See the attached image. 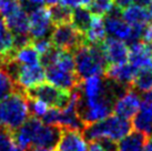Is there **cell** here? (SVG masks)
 <instances>
[{
    "label": "cell",
    "mask_w": 152,
    "mask_h": 151,
    "mask_svg": "<svg viewBox=\"0 0 152 151\" xmlns=\"http://www.w3.org/2000/svg\"><path fill=\"white\" fill-rule=\"evenodd\" d=\"M45 77L49 84L68 91H72L78 86V76L75 68V58L68 50H52L42 57Z\"/></svg>",
    "instance_id": "obj_1"
},
{
    "label": "cell",
    "mask_w": 152,
    "mask_h": 151,
    "mask_svg": "<svg viewBox=\"0 0 152 151\" xmlns=\"http://www.w3.org/2000/svg\"><path fill=\"white\" fill-rule=\"evenodd\" d=\"M13 138L22 151L29 148H53L60 131L57 127L47 125L38 118L28 119L16 129Z\"/></svg>",
    "instance_id": "obj_2"
},
{
    "label": "cell",
    "mask_w": 152,
    "mask_h": 151,
    "mask_svg": "<svg viewBox=\"0 0 152 151\" xmlns=\"http://www.w3.org/2000/svg\"><path fill=\"white\" fill-rule=\"evenodd\" d=\"M131 132V123L117 114H109L102 120L88 125L85 136L91 141L115 144Z\"/></svg>",
    "instance_id": "obj_3"
},
{
    "label": "cell",
    "mask_w": 152,
    "mask_h": 151,
    "mask_svg": "<svg viewBox=\"0 0 152 151\" xmlns=\"http://www.w3.org/2000/svg\"><path fill=\"white\" fill-rule=\"evenodd\" d=\"M29 100L21 92L13 91L0 99V128L16 130L29 119Z\"/></svg>",
    "instance_id": "obj_4"
},
{
    "label": "cell",
    "mask_w": 152,
    "mask_h": 151,
    "mask_svg": "<svg viewBox=\"0 0 152 151\" xmlns=\"http://www.w3.org/2000/svg\"><path fill=\"white\" fill-rule=\"evenodd\" d=\"M73 58L76 73L80 79L92 76H102L106 71L107 61L97 46L82 43L76 49Z\"/></svg>",
    "instance_id": "obj_5"
},
{
    "label": "cell",
    "mask_w": 152,
    "mask_h": 151,
    "mask_svg": "<svg viewBox=\"0 0 152 151\" xmlns=\"http://www.w3.org/2000/svg\"><path fill=\"white\" fill-rule=\"evenodd\" d=\"M7 70L12 76L16 86L20 87L22 90L29 92L31 89L42 84L45 77V68L41 62L32 65H17L12 61H6Z\"/></svg>",
    "instance_id": "obj_6"
},
{
    "label": "cell",
    "mask_w": 152,
    "mask_h": 151,
    "mask_svg": "<svg viewBox=\"0 0 152 151\" xmlns=\"http://www.w3.org/2000/svg\"><path fill=\"white\" fill-rule=\"evenodd\" d=\"M50 41L52 46L61 50H76L83 43L82 34L73 27L71 22L56 25L50 32Z\"/></svg>",
    "instance_id": "obj_7"
},
{
    "label": "cell",
    "mask_w": 152,
    "mask_h": 151,
    "mask_svg": "<svg viewBox=\"0 0 152 151\" xmlns=\"http://www.w3.org/2000/svg\"><path fill=\"white\" fill-rule=\"evenodd\" d=\"M142 98L134 89H123L117 95L112 105L114 114L123 119H132L141 107Z\"/></svg>",
    "instance_id": "obj_8"
},
{
    "label": "cell",
    "mask_w": 152,
    "mask_h": 151,
    "mask_svg": "<svg viewBox=\"0 0 152 151\" xmlns=\"http://www.w3.org/2000/svg\"><path fill=\"white\" fill-rule=\"evenodd\" d=\"M72 91H68L60 89L51 84H40L39 86L31 89L29 96L31 98H37L46 102L49 107L52 108H61L68 102L69 98L71 96Z\"/></svg>",
    "instance_id": "obj_9"
},
{
    "label": "cell",
    "mask_w": 152,
    "mask_h": 151,
    "mask_svg": "<svg viewBox=\"0 0 152 151\" xmlns=\"http://www.w3.org/2000/svg\"><path fill=\"white\" fill-rule=\"evenodd\" d=\"M29 19V37L32 39L47 38L50 34L53 26L50 9L38 7L30 10L28 15Z\"/></svg>",
    "instance_id": "obj_10"
},
{
    "label": "cell",
    "mask_w": 152,
    "mask_h": 151,
    "mask_svg": "<svg viewBox=\"0 0 152 151\" xmlns=\"http://www.w3.org/2000/svg\"><path fill=\"white\" fill-rule=\"evenodd\" d=\"M104 26L107 34L115 39H120L126 42H133L141 38L138 31H135L120 15L113 11L107 15V18L104 19Z\"/></svg>",
    "instance_id": "obj_11"
},
{
    "label": "cell",
    "mask_w": 152,
    "mask_h": 151,
    "mask_svg": "<svg viewBox=\"0 0 152 151\" xmlns=\"http://www.w3.org/2000/svg\"><path fill=\"white\" fill-rule=\"evenodd\" d=\"M85 123L81 120L79 113V102L77 91L71 92L69 100L64 107L58 108L57 127L64 129H76L80 130Z\"/></svg>",
    "instance_id": "obj_12"
},
{
    "label": "cell",
    "mask_w": 152,
    "mask_h": 151,
    "mask_svg": "<svg viewBox=\"0 0 152 151\" xmlns=\"http://www.w3.org/2000/svg\"><path fill=\"white\" fill-rule=\"evenodd\" d=\"M106 76L108 80L112 84H117L120 88H126L127 86L132 84L138 70L130 62L112 63L106 68Z\"/></svg>",
    "instance_id": "obj_13"
},
{
    "label": "cell",
    "mask_w": 152,
    "mask_h": 151,
    "mask_svg": "<svg viewBox=\"0 0 152 151\" xmlns=\"http://www.w3.org/2000/svg\"><path fill=\"white\" fill-rule=\"evenodd\" d=\"M100 45H101L100 50L106 59L107 63L112 65V63L128 61L129 46L126 41L109 37L106 38Z\"/></svg>",
    "instance_id": "obj_14"
},
{
    "label": "cell",
    "mask_w": 152,
    "mask_h": 151,
    "mask_svg": "<svg viewBox=\"0 0 152 151\" xmlns=\"http://www.w3.org/2000/svg\"><path fill=\"white\" fill-rule=\"evenodd\" d=\"M56 147L57 151H87L88 139L80 130L64 129L60 132Z\"/></svg>",
    "instance_id": "obj_15"
},
{
    "label": "cell",
    "mask_w": 152,
    "mask_h": 151,
    "mask_svg": "<svg viewBox=\"0 0 152 151\" xmlns=\"http://www.w3.org/2000/svg\"><path fill=\"white\" fill-rule=\"evenodd\" d=\"M129 62L139 71L150 69L152 63V43L145 41H133L129 47Z\"/></svg>",
    "instance_id": "obj_16"
},
{
    "label": "cell",
    "mask_w": 152,
    "mask_h": 151,
    "mask_svg": "<svg viewBox=\"0 0 152 151\" xmlns=\"http://www.w3.org/2000/svg\"><path fill=\"white\" fill-rule=\"evenodd\" d=\"M121 17L127 21L128 23L140 34V37L142 34V30L144 27L151 22V16L147 7L141 6L138 4H131L128 7L122 9Z\"/></svg>",
    "instance_id": "obj_17"
},
{
    "label": "cell",
    "mask_w": 152,
    "mask_h": 151,
    "mask_svg": "<svg viewBox=\"0 0 152 151\" xmlns=\"http://www.w3.org/2000/svg\"><path fill=\"white\" fill-rule=\"evenodd\" d=\"M82 34H83V36H82L83 43L92 45V46L100 45L106 39L107 36L104 19L102 18V16L92 13L91 20Z\"/></svg>",
    "instance_id": "obj_18"
},
{
    "label": "cell",
    "mask_w": 152,
    "mask_h": 151,
    "mask_svg": "<svg viewBox=\"0 0 152 151\" xmlns=\"http://www.w3.org/2000/svg\"><path fill=\"white\" fill-rule=\"evenodd\" d=\"M8 60L17 63V65H32V63L41 62L40 56L31 43H26L23 46L15 48V50L12 51V54L9 57ZM8 60H6V61H8Z\"/></svg>",
    "instance_id": "obj_19"
},
{
    "label": "cell",
    "mask_w": 152,
    "mask_h": 151,
    "mask_svg": "<svg viewBox=\"0 0 152 151\" xmlns=\"http://www.w3.org/2000/svg\"><path fill=\"white\" fill-rule=\"evenodd\" d=\"M131 127L134 128V131L142 134L143 137L152 136V111L143 106L140 107L139 111L132 118Z\"/></svg>",
    "instance_id": "obj_20"
},
{
    "label": "cell",
    "mask_w": 152,
    "mask_h": 151,
    "mask_svg": "<svg viewBox=\"0 0 152 151\" xmlns=\"http://www.w3.org/2000/svg\"><path fill=\"white\" fill-rule=\"evenodd\" d=\"M15 50V36L0 18V60L4 63Z\"/></svg>",
    "instance_id": "obj_21"
},
{
    "label": "cell",
    "mask_w": 152,
    "mask_h": 151,
    "mask_svg": "<svg viewBox=\"0 0 152 151\" xmlns=\"http://www.w3.org/2000/svg\"><path fill=\"white\" fill-rule=\"evenodd\" d=\"M114 151H145V140L142 134L138 132L129 133L120 140L114 148Z\"/></svg>",
    "instance_id": "obj_22"
},
{
    "label": "cell",
    "mask_w": 152,
    "mask_h": 151,
    "mask_svg": "<svg viewBox=\"0 0 152 151\" xmlns=\"http://www.w3.org/2000/svg\"><path fill=\"white\" fill-rule=\"evenodd\" d=\"M91 17H92V12L87 7L82 6V7H79V8L72 10L70 22L79 32H83L86 28L88 27L89 22L91 20Z\"/></svg>",
    "instance_id": "obj_23"
},
{
    "label": "cell",
    "mask_w": 152,
    "mask_h": 151,
    "mask_svg": "<svg viewBox=\"0 0 152 151\" xmlns=\"http://www.w3.org/2000/svg\"><path fill=\"white\" fill-rule=\"evenodd\" d=\"M133 87L138 92L147 93L152 90V70L151 69H143L139 70L133 80Z\"/></svg>",
    "instance_id": "obj_24"
},
{
    "label": "cell",
    "mask_w": 152,
    "mask_h": 151,
    "mask_svg": "<svg viewBox=\"0 0 152 151\" xmlns=\"http://www.w3.org/2000/svg\"><path fill=\"white\" fill-rule=\"evenodd\" d=\"M15 88L16 84L13 81L12 76L10 75V72L7 69L0 67V99L12 93Z\"/></svg>",
    "instance_id": "obj_25"
},
{
    "label": "cell",
    "mask_w": 152,
    "mask_h": 151,
    "mask_svg": "<svg viewBox=\"0 0 152 151\" xmlns=\"http://www.w3.org/2000/svg\"><path fill=\"white\" fill-rule=\"evenodd\" d=\"M0 151H22L18 147L13 134L6 129L0 128Z\"/></svg>",
    "instance_id": "obj_26"
},
{
    "label": "cell",
    "mask_w": 152,
    "mask_h": 151,
    "mask_svg": "<svg viewBox=\"0 0 152 151\" xmlns=\"http://www.w3.org/2000/svg\"><path fill=\"white\" fill-rule=\"evenodd\" d=\"M72 10L68 8H64L61 4H57L51 7L50 13L51 18L53 21V25H58V23H64V22H69L70 18H71Z\"/></svg>",
    "instance_id": "obj_27"
},
{
    "label": "cell",
    "mask_w": 152,
    "mask_h": 151,
    "mask_svg": "<svg viewBox=\"0 0 152 151\" xmlns=\"http://www.w3.org/2000/svg\"><path fill=\"white\" fill-rule=\"evenodd\" d=\"M49 108L50 107L47 105L46 102H43L42 100L37 99V98H31V100L29 101L30 113H32V116L34 118L41 119L46 114L47 111L49 110Z\"/></svg>",
    "instance_id": "obj_28"
},
{
    "label": "cell",
    "mask_w": 152,
    "mask_h": 151,
    "mask_svg": "<svg viewBox=\"0 0 152 151\" xmlns=\"http://www.w3.org/2000/svg\"><path fill=\"white\" fill-rule=\"evenodd\" d=\"M36 51L39 54L40 58H42L45 56H47L51 50H52V43H51L50 39L48 38H40V39H34V42L31 43Z\"/></svg>",
    "instance_id": "obj_29"
},
{
    "label": "cell",
    "mask_w": 152,
    "mask_h": 151,
    "mask_svg": "<svg viewBox=\"0 0 152 151\" xmlns=\"http://www.w3.org/2000/svg\"><path fill=\"white\" fill-rule=\"evenodd\" d=\"M113 144L111 143L101 142V141H93L88 147L87 151H114Z\"/></svg>",
    "instance_id": "obj_30"
},
{
    "label": "cell",
    "mask_w": 152,
    "mask_h": 151,
    "mask_svg": "<svg viewBox=\"0 0 152 151\" xmlns=\"http://www.w3.org/2000/svg\"><path fill=\"white\" fill-rule=\"evenodd\" d=\"M86 4H87V0H59V4L70 10L86 6Z\"/></svg>",
    "instance_id": "obj_31"
},
{
    "label": "cell",
    "mask_w": 152,
    "mask_h": 151,
    "mask_svg": "<svg viewBox=\"0 0 152 151\" xmlns=\"http://www.w3.org/2000/svg\"><path fill=\"white\" fill-rule=\"evenodd\" d=\"M20 2H22L26 8H28L29 10H32V9L41 7L42 4H45L43 0H21Z\"/></svg>",
    "instance_id": "obj_32"
},
{
    "label": "cell",
    "mask_w": 152,
    "mask_h": 151,
    "mask_svg": "<svg viewBox=\"0 0 152 151\" xmlns=\"http://www.w3.org/2000/svg\"><path fill=\"white\" fill-rule=\"evenodd\" d=\"M141 106H143V107L148 108V109H150L152 111V90L147 93H144Z\"/></svg>",
    "instance_id": "obj_33"
},
{
    "label": "cell",
    "mask_w": 152,
    "mask_h": 151,
    "mask_svg": "<svg viewBox=\"0 0 152 151\" xmlns=\"http://www.w3.org/2000/svg\"><path fill=\"white\" fill-rule=\"evenodd\" d=\"M113 1V4L120 9H123L128 7L129 4H131L133 2V0H112Z\"/></svg>",
    "instance_id": "obj_34"
},
{
    "label": "cell",
    "mask_w": 152,
    "mask_h": 151,
    "mask_svg": "<svg viewBox=\"0 0 152 151\" xmlns=\"http://www.w3.org/2000/svg\"><path fill=\"white\" fill-rule=\"evenodd\" d=\"M43 4H48L49 7H53V6L59 4V0H43Z\"/></svg>",
    "instance_id": "obj_35"
},
{
    "label": "cell",
    "mask_w": 152,
    "mask_h": 151,
    "mask_svg": "<svg viewBox=\"0 0 152 151\" xmlns=\"http://www.w3.org/2000/svg\"><path fill=\"white\" fill-rule=\"evenodd\" d=\"M145 151H152V136L145 141Z\"/></svg>",
    "instance_id": "obj_36"
},
{
    "label": "cell",
    "mask_w": 152,
    "mask_h": 151,
    "mask_svg": "<svg viewBox=\"0 0 152 151\" xmlns=\"http://www.w3.org/2000/svg\"><path fill=\"white\" fill-rule=\"evenodd\" d=\"M133 1H134V4H141V6L147 7V6H149L151 0H133Z\"/></svg>",
    "instance_id": "obj_37"
},
{
    "label": "cell",
    "mask_w": 152,
    "mask_h": 151,
    "mask_svg": "<svg viewBox=\"0 0 152 151\" xmlns=\"http://www.w3.org/2000/svg\"><path fill=\"white\" fill-rule=\"evenodd\" d=\"M30 151H53L51 148H34Z\"/></svg>",
    "instance_id": "obj_38"
},
{
    "label": "cell",
    "mask_w": 152,
    "mask_h": 151,
    "mask_svg": "<svg viewBox=\"0 0 152 151\" xmlns=\"http://www.w3.org/2000/svg\"><path fill=\"white\" fill-rule=\"evenodd\" d=\"M149 12H150V16L152 18V0L150 1V4H149Z\"/></svg>",
    "instance_id": "obj_39"
},
{
    "label": "cell",
    "mask_w": 152,
    "mask_h": 151,
    "mask_svg": "<svg viewBox=\"0 0 152 151\" xmlns=\"http://www.w3.org/2000/svg\"><path fill=\"white\" fill-rule=\"evenodd\" d=\"M1 65H2V61H1V60H0V67H1Z\"/></svg>",
    "instance_id": "obj_40"
},
{
    "label": "cell",
    "mask_w": 152,
    "mask_h": 151,
    "mask_svg": "<svg viewBox=\"0 0 152 151\" xmlns=\"http://www.w3.org/2000/svg\"><path fill=\"white\" fill-rule=\"evenodd\" d=\"M150 69H151V70H152V63H151V67H150Z\"/></svg>",
    "instance_id": "obj_41"
},
{
    "label": "cell",
    "mask_w": 152,
    "mask_h": 151,
    "mask_svg": "<svg viewBox=\"0 0 152 151\" xmlns=\"http://www.w3.org/2000/svg\"><path fill=\"white\" fill-rule=\"evenodd\" d=\"M19 1H21V0H19Z\"/></svg>",
    "instance_id": "obj_42"
}]
</instances>
